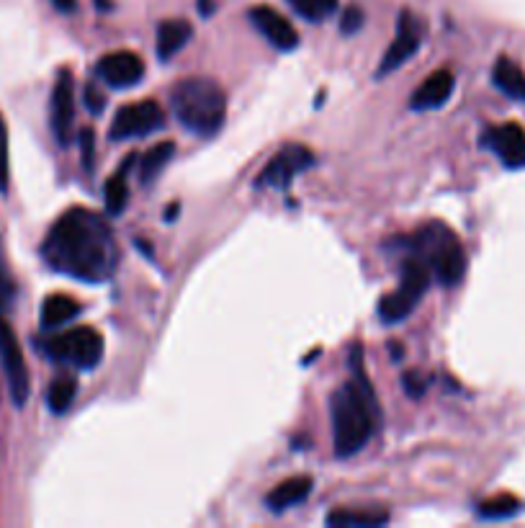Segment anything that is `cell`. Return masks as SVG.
Wrapping results in <instances>:
<instances>
[{
  "mask_svg": "<svg viewBox=\"0 0 525 528\" xmlns=\"http://www.w3.org/2000/svg\"><path fill=\"white\" fill-rule=\"evenodd\" d=\"M134 158H137V155H129V158L124 160V165H121L114 176L106 181V189H103V196H106V212L114 214V217H119V214L127 209V201H129L127 173L129 168H132Z\"/></svg>",
  "mask_w": 525,
  "mask_h": 528,
  "instance_id": "19",
  "label": "cell"
},
{
  "mask_svg": "<svg viewBox=\"0 0 525 528\" xmlns=\"http://www.w3.org/2000/svg\"><path fill=\"white\" fill-rule=\"evenodd\" d=\"M389 521V513L384 510H356L338 508L327 516V526L332 528H376Z\"/></svg>",
  "mask_w": 525,
  "mask_h": 528,
  "instance_id": "18",
  "label": "cell"
},
{
  "mask_svg": "<svg viewBox=\"0 0 525 528\" xmlns=\"http://www.w3.org/2000/svg\"><path fill=\"white\" fill-rule=\"evenodd\" d=\"M312 477L307 474H299V477H289V480L278 482L271 492L266 495V505L273 510V513H281V510L291 508V505L302 503V500L309 498L312 492Z\"/></svg>",
  "mask_w": 525,
  "mask_h": 528,
  "instance_id": "16",
  "label": "cell"
},
{
  "mask_svg": "<svg viewBox=\"0 0 525 528\" xmlns=\"http://www.w3.org/2000/svg\"><path fill=\"white\" fill-rule=\"evenodd\" d=\"M173 155H175V142H170V140L150 147V150L139 158V178H142V183L155 181V178L160 176L165 168H168Z\"/></svg>",
  "mask_w": 525,
  "mask_h": 528,
  "instance_id": "22",
  "label": "cell"
},
{
  "mask_svg": "<svg viewBox=\"0 0 525 528\" xmlns=\"http://www.w3.org/2000/svg\"><path fill=\"white\" fill-rule=\"evenodd\" d=\"M80 307L73 297L67 294H52V297L44 299L42 304V325L44 328H60L65 322L75 320L80 315Z\"/></svg>",
  "mask_w": 525,
  "mask_h": 528,
  "instance_id": "20",
  "label": "cell"
},
{
  "mask_svg": "<svg viewBox=\"0 0 525 528\" xmlns=\"http://www.w3.org/2000/svg\"><path fill=\"white\" fill-rule=\"evenodd\" d=\"M55 6L60 8L62 13H73L75 11V0H55Z\"/></svg>",
  "mask_w": 525,
  "mask_h": 528,
  "instance_id": "32",
  "label": "cell"
},
{
  "mask_svg": "<svg viewBox=\"0 0 525 528\" xmlns=\"http://www.w3.org/2000/svg\"><path fill=\"white\" fill-rule=\"evenodd\" d=\"M42 255L55 271L85 284L111 279L119 263L109 222L88 209H70L62 214L44 237Z\"/></svg>",
  "mask_w": 525,
  "mask_h": 528,
  "instance_id": "1",
  "label": "cell"
},
{
  "mask_svg": "<svg viewBox=\"0 0 525 528\" xmlns=\"http://www.w3.org/2000/svg\"><path fill=\"white\" fill-rule=\"evenodd\" d=\"M199 11L204 13V16H212V11H214L212 0H199Z\"/></svg>",
  "mask_w": 525,
  "mask_h": 528,
  "instance_id": "33",
  "label": "cell"
},
{
  "mask_svg": "<svg viewBox=\"0 0 525 528\" xmlns=\"http://www.w3.org/2000/svg\"><path fill=\"white\" fill-rule=\"evenodd\" d=\"M75 395H78V382H75L73 377H57L47 392L49 410L57 415L65 413L67 407L73 405Z\"/></svg>",
  "mask_w": 525,
  "mask_h": 528,
  "instance_id": "23",
  "label": "cell"
},
{
  "mask_svg": "<svg viewBox=\"0 0 525 528\" xmlns=\"http://www.w3.org/2000/svg\"><path fill=\"white\" fill-rule=\"evenodd\" d=\"M518 510V498H513V495H497V498L484 500V503L479 505V516L489 518V521H502V518L515 516Z\"/></svg>",
  "mask_w": 525,
  "mask_h": 528,
  "instance_id": "25",
  "label": "cell"
},
{
  "mask_svg": "<svg viewBox=\"0 0 525 528\" xmlns=\"http://www.w3.org/2000/svg\"><path fill=\"white\" fill-rule=\"evenodd\" d=\"M85 104L91 109V114H101L106 106V98L96 91V85H85Z\"/></svg>",
  "mask_w": 525,
  "mask_h": 528,
  "instance_id": "30",
  "label": "cell"
},
{
  "mask_svg": "<svg viewBox=\"0 0 525 528\" xmlns=\"http://www.w3.org/2000/svg\"><path fill=\"white\" fill-rule=\"evenodd\" d=\"M98 75L111 88H132V85H137L139 80L145 78V62L139 55L129 52V49L109 52L98 62Z\"/></svg>",
  "mask_w": 525,
  "mask_h": 528,
  "instance_id": "13",
  "label": "cell"
},
{
  "mask_svg": "<svg viewBox=\"0 0 525 528\" xmlns=\"http://www.w3.org/2000/svg\"><path fill=\"white\" fill-rule=\"evenodd\" d=\"M415 258L430 268V274L443 286H456L466 276V253L461 240L443 222H428L412 237Z\"/></svg>",
  "mask_w": 525,
  "mask_h": 528,
  "instance_id": "4",
  "label": "cell"
},
{
  "mask_svg": "<svg viewBox=\"0 0 525 528\" xmlns=\"http://www.w3.org/2000/svg\"><path fill=\"white\" fill-rule=\"evenodd\" d=\"M93 142H96V137H93V129L85 127L83 132H80V152H83L85 168H91L93 165Z\"/></svg>",
  "mask_w": 525,
  "mask_h": 528,
  "instance_id": "29",
  "label": "cell"
},
{
  "mask_svg": "<svg viewBox=\"0 0 525 528\" xmlns=\"http://www.w3.org/2000/svg\"><path fill=\"white\" fill-rule=\"evenodd\" d=\"M492 80H495V85L505 96L525 101V73L510 57H500V60L495 62Z\"/></svg>",
  "mask_w": 525,
  "mask_h": 528,
  "instance_id": "21",
  "label": "cell"
},
{
  "mask_svg": "<svg viewBox=\"0 0 525 528\" xmlns=\"http://www.w3.org/2000/svg\"><path fill=\"white\" fill-rule=\"evenodd\" d=\"M165 124L163 109L157 101H139V104L121 106L119 114L111 122V140H132V137H145L157 132Z\"/></svg>",
  "mask_w": 525,
  "mask_h": 528,
  "instance_id": "9",
  "label": "cell"
},
{
  "mask_svg": "<svg viewBox=\"0 0 525 528\" xmlns=\"http://www.w3.org/2000/svg\"><path fill=\"white\" fill-rule=\"evenodd\" d=\"M350 369H353V379L340 384L330 397L332 438H335L338 456L358 454L374 436L376 420H379L374 389L363 374L361 346H353L350 351Z\"/></svg>",
  "mask_w": 525,
  "mask_h": 528,
  "instance_id": "2",
  "label": "cell"
},
{
  "mask_svg": "<svg viewBox=\"0 0 525 528\" xmlns=\"http://www.w3.org/2000/svg\"><path fill=\"white\" fill-rule=\"evenodd\" d=\"M250 24L266 37V42L271 44L278 52H291L299 47V34L294 26L289 24V19H284L276 8L271 6H255L250 8Z\"/></svg>",
  "mask_w": 525,
  "mask_h": 528,
  "instance_id": "12",
  "label": "cell"
},
{
  "mask_svg": "<svg viewBox=\"0 0 525 528\" xmlns=\"http://www.w3.org/2000/svg\"><path fill=\"white\" fill-rule=\"evenodd\" d=\"M363 21H366V16H363L361 8L358 6L345 8L343 19H340V31H343V34H358V31L363 29Z\"/></svg>",
  "mask_w": 525,
  "mask_h": 528,
  "instance_id": "27",
  "label": "cell"
},
{
  "mask_svg": "<svg viewBox=\"0 0 525 528\" xmlns=\"http://www.w3.org/2000/svg\"><path fill=\"white\" fill-rule=\"evenodd\" d=\"M73 124H75V83L70 70H60L52 88V132L55 140L62 147L70 145L73 140Z\"/></svg>",
  "mask_w": 525,
  "mask_h": 528,
  "instance_id": "11",
  "label": "cell"
},
{
  "mask_svg": "<svg viewBox=\"0 0 525 528\" xmlns=\"http://www.w3.org/2000/svg\"><path fill=\"white\" fill-rule=\"evenodd\" d=\"M175 214H178V204H173V207L168 209V219H170V222H173V217H175Z\"/></svg>",
  "mask_w": 525,
  "mask_h": 528,
  "instance_id": "35",
  "label": "cell"
},
{
  "mask_svg": "<svg viewBox=\"0 0 525 528\" xmlns=\"http://www.w3.org/2000/svg\"><path fill=\"white\" fill-rule=\"evenodd\" d=\"M430 279H433L430 268L420 258L412 255L410 261H405V266H402V281H399L397 289L379 302L381 320L387 322V325H397L407 315H412L417 302L428 292Z\"/></svg>",
  "mask_w": 525,
  "mask_h": 528,
  "instance_id": "5",
  "label": "cell"
},
{
  "mask_svg": "<svg viewBox=\"0 0 525 528\" xmlns=\"http://www.w3.org/2000/svg\"><path fill=\"white\" fill-rule=\"evenodd\" d=\"M47 353L62 364H73L78 369L91 371L103 359V338L98 330L78 325V328L47 340Z\"/></svg>",
  "mask_w": 525,
  "mask_h": 528,
  "instance_id": "6",
  "label": "cell"
},
{
  "mask_svg": "<svg viewBox=\"0 0 525 528\" xmlns=\"http://www.w3.org/2000/svg\"><path fill=\"white\" fill-rule=\"evenodd\" d=\"M289 3L302 19L317 24V21L327 19V16H332V13L338 11L340 0H289Z\"/></svg>",
  "mask_w": 525,
  "mask_h": 528,
  "instance_id": "24",
  "label": "cell"
},
{
  "mask_svg": "<svg viewBox=\"0 0 525 528\" xmlns=\"http://www.w3.org/2000/svg\"><path fill=\"white\" fill-rule=\"evenodd\" d=\"M96 6L101 8V11H111V0H96Z\"/></svg>",
  "mask_w": 525,
  "mask_h": 528,
  "instance_id": "34",
  "label": "cell"
},
{
  "mask_svg": "<svg viewBox=\"0 0 525 528\" xmlns=\"http://www.w3.org/2000/svg\"><path fill=\"white\" fill-rule=\"evenodd\" d=\"M194 34V26L188 24L186 19H168L157 26V57L160 60H170L173 55H178L183 47L188 44Z\"/></svg>",
  "mask_w": 525,
  "mask_h": 528,
  "instance_id": "17",
  "label": "cell"
},
{
  "mask_svg": "<svg viewBox=\"0 0 525 528\" xmlns=\"http://www.w3.org/2000/svg\"><path fill=\"white\" fill-rule=\"evenodd\" d=\"M8 178H11V165H8V129L3 116H0V191H8Z\"/></svg>",
  "mask_w": 525,
  "mask_h": 528,
  "instance_id": "26",
  "label": "cell"
},
{
  "mask_svg": "<svg viewBox=\"0 0 525 528\" xmlns=\"http://www.w3.org/2000/svg\"><path fill=\"white\" fill-rule=\"evenodd\" d=\"M0 364H3V374H6L8 392L16 407H24L29 400V366H26L21 343L13 333V328L6 320H0Z\"/></svg>",
  "mask_w": 525,
  "mask_h": 528,
  "instance_id": "7",
  "label": "cell"
},
{
  "mask_svg": "<svg viewBox=\"0 0 525 528\" xmlns=\"http://www.w3.org/2000/svg\"><path fill=\"white\" fill-rule=\"evenodd\" d=\"M423 42V24L412 16L410 11H402L397 21V37L389 44V49L384 52L379 62V70H376V78H384V75L394 73L397 67L405 65Z\"/></svg>",
  "mask_w": 525,
  "mask_h": 528,
  "instance_id": "10",
  "label": "cell"
},
{
  "mask_svg": "<svg viewBox=\"0 0 525 528\" xmlns=\"http://www.w3.org/2000/svg\"><path fill=\"white\" fill-rule=\"evenodd\" d=\"M484 142L507 168H525V129L520 124H500L487 129Z\"/></svg>",
  "mask_w": 525,
  "mask_h": 528,
  "instance_id": "14",
  "label": "cell"
},
{
  "mask_svg": "<svg viewBox=\"0 0 525 528\" xmlns=\"http://www.w3.org/2000/svg\"><path fill=\"white\" fill-rule=\"evenodd\" d=\"M11 299V281H8L6 261H3V248H0V307H6Z\"/></svg>",
  "mask_w": 525,
  "mask_h": 528,
  "instance_id": "31",
  "label": "cell"
},
{
  "mask_svg": "<svg viewBox=\"0 0 525 528\" xmlns=\"http://www.w3.org/2000/svg\"><path fill=\"white\" fill-rule=\"evenodd\" d=\"M425 379H423V374H420V371H407L405 374V392L410 397H420L425 392Z\"/></svg>",
  "mask_w": 525,
  "mask_h": 528,
  "instance_id": "28",
  "label": "cell"
},
{
  "mask_svg": "<svg viewBox=\"0 0 525 528\" xmlns=\"http://www.w3.org/2000/svg\"><path fill=\"white\" fill-rule=\"evenodd\" d=\"M314 165V152L304 145H286L268 160V165L260 170V189H289L299 173Z\"/></svg>",
  "mask_w": 525,
  "mask_h": 528,
  "instance_id": "8",
  "label": "cell"
},
{
  "mask_svg": "<svg viewBox=\"0 0 525 528\" xmlns=\"http://www.w3.org/2000/svg\"><path fill=\"white\" fill-rule=\"evenodd\" d=\"M170 106L175 119L196 137H214L227 119V96L222 85L204 75H191L173 85Z\"/></svg>",
  "mask_w": 525,
  "mask_h": 528,
  "instance_id": "3",
  "label": "cell"
},
{
  "mask_svg": "<svg viewBox=\"0 0 525 528\" xmlns=\"http://www.w3.org/2000/svg\"><path fill=\"white\" fill-rule=\"evenodd\" d=\"M453 88H456V78H453L451 70H438V73H433L428 80L417 85V91L410 98V106L415 111L441 109L453 96Z\"/></svg>",
  "mask_w": 525,
  "mask_h": 528,
  "instance_id": "15",
  "label": "cell"
}]
</instances>
